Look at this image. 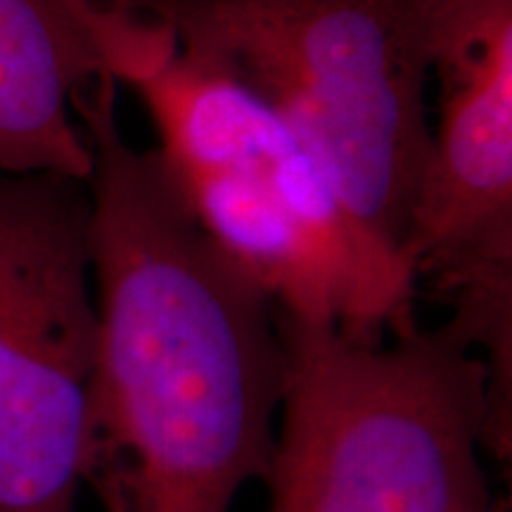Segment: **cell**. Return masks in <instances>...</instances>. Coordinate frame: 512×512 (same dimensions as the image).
<instances>
[{"instance_id": "1", "label": "cell", "mask_w": 512, "mask_h": 512, "mask_svg": "<svg viewBox=\"0 0 512 512\" xmlns=\"http://www.w3.org/2000/svg\"><path fill=\"white\" fill-rule=\"evenodd\" d=\"M119 81L74 98L93 171L98 347L83 484L102 512H230L264 482L287 384L278 306L195 221L157 150L121 131Z\"/></svg>"}, {"instance_id": "2", "label": "cell", "mask_w": 512, "mask_h": 512, "mask_svg": "<svg viewBox=\"0 0 512 512\" xmlns=\"http://www.w3.org/2000/svg\"><path fill=\"white\" fill-rule=\"evenodd\" d=\"M110 50L112 76L145 105L195 221L280 316L368 339L415 323L413 268L351 219L309 145L264 98L131 12H114Z\"/></svg>"}, {"instance_id": "3", "label": "cell", "mask_w": 512, "mask_h": 512, "mask_svg": "<svg viewBox=\"0 0 512 512\" xmlns=\"http://www.w3.org/2000/svg\"><path fill=\"white\" fill-rule=\"evenodd\" d=\"M91 3L164 24L252 88L309 145L351 219L406 259L432 147V0Z\"/></svg>"}, {"instance_id": "4", "label": "cell", "mask_w": 512, "mask_h": 512, "mask_svg": "<svg viewBox=\"0 0 512 512\" xmlns=\"http://www.w3.org/2000/svg\"><path fill=\"white\" fill-rule=\"evenodd\" d=\"M287 384L271 512H479L484 451L510 458L484 356L453 323L380 339L280 316Z\"/></svg>"}, {"instance_id": "5", "label": "cell", "mask_w": 512, "mask_h": 512, "mask_svg": "<svg viewBox=\"0 0 512 512\" xmlns=\"http://www.w3.org/2000/svg\"><path fill=\"white\" fill-rule=\"evenodd\" d=\"M95 347L88 183L0 171V512H76Z\"/></svg>"}, {"instance_id": "6", "label": "cell", "mask_w": 512, "mask_h": 512, "mask_svg": "<svg viewBox=\"0 0 512 512\" xmlns=\"http://www.w3.org/2000/svg\"><path fill=\"white\" fill-rule=\"evenodd\" d=\"M437 126L406 261L498 382L512 370V0H432Z\"/></svg>"}, {"instance_id": "7", "label": "cell", "mask_w": 512, "mask_h": 512, "mask_svg": "<svg viewBox=\"0 0 512 512\" xmlns=\"http://www.w3.org/2000/svg\"><path fill=\"white\" fill-rule=\"evenodd\" d=\"M112 12L91 0H0V171L86 181L74 95L112 74Z\"/></svg>"}, {"instance_id": "8", "label": "cell", "mask_w": 512, "mask_h": 512, "mask_svg": "<svg viewBox=\"0 0 512 512\" xmlns=\"http://www.w3.org/2000/svg\"><path fill=\"white\" fill-rule=\"evenodd\" d=\"M479 512H510V510L505 508L503 503H496V501H494V503L489 505V508H484V510H479Z\"/></svg>"}]
</instances>
